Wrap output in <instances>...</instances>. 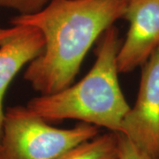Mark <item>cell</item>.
<instances>
[{
  "mask_svg": "<svg viewBox=\"0 0 159 159\" xmlns=\"http://www.w3.org/2000/svg\"><path fill=\"white\" fill-rule=\"evenodd\" d=\"M128 1L50 0L40 11L12 18V26L34 27L44 39L43 51L28 65L24 79L41 95L69 87L96 40L124 17Z\"/></svg>",
  "mask_w": 159,
  "mask_h": 159,
  "instance_id": "cell-1",
  "label": "cell"
},
{
  "mask_svg": "<svg viewBox=\"0 0 159 159\" xmlns=\"http://www.w3.org/2000/svg\"><path fill=\"white\" fill-rule=\"evenodd\" d=\"M119 32L111 26L102 34L97 59L84 78L73 86L31 99L27 106L47 122L77 119L119 133L130 106L119 82Z\"/></svg>",
  "mask_w": 159,
  "mask_h": 159,
  "instance_id": "cell-2",
  "label": "cell"
},
{
  "mask_svg": "<svg viewBox=\"0 0 159 159\" xmlns=\"http://www.w3.org/2000/svg\"><path fill=\"white\" fill-rule=\"evenodd\" d=\"M97 134V125L81 122L73 128H57L27 105L9 107L5 111L0 159H57Z\"/></svg>",
  "mask_w": 159,
  "mask_h": 159,
  "instance_id": "cell-3",
  "label": "cell"
},
{
  "mask_svg": "<svg viewBox=\"0 0 159 159\" xmlns=\"http://www.w3.org/2000/svg\"><path fill=\"white\" fill-rule=\"evenodd\" d=\"M119 133L154 159H159V46L142 66L136 101Z\"/></svg>",
  "mask_w": 159,
  "mask_h": 159,
  "instance_id": "cell-4",
  "label": "cell"
},
{
  "mask_svg": "<svg viewBox=\"0 0 159 159\" xmlns=\"http://www.w3.org/2000/svg\"><path fill=\"white\" fill-rule=\"evenodd\" d=\"M129 22L117 54L119 74L143 66L159 46V0H129L124 17Z\"/></svg>",
  "mask_w": 159,
  "mask_h": 159,
  "instance_id": "cell-5",
  "label": "cell"
},
{
  "mask_svg": "<svg viewBox=\"0 0 159 159\" xmlns=\"http://www.w3.org/2000/svg\"><path fill=\"white\" fill-rule=\"evenodd\" d=\"M43 47V34L34 27L0 29V139L5 118L3 102L8 86L24 66L42 53Z\"/></svg>",
  "mask_w": 159,
  "mask_h": 159,
  "instance_id": "cell-6",
  "label": "cell"
},
{
  "mask_svg": "<svg viewBox=\"0 0 159 159\" xmlns=\"http://www.w3.org/2000/svg\"><path fill=\"white\" fill-rule=\"evenodd\" d=\"M57 159H119L118 133L108 131L75 145Z\"/></svg>",
  "mask_w": 159,
  "mask_h": 159,
  "instance_id": "cell-7",
  "label": "cell"
},
{
  "mask_svg": "<svg viewBox=\"0 0 159 159\" xmlns=\"http://www.w3.org/2000/svg\"><path fill=\"white\" fill-rule=\"evenodd\" d=\"M50 0H0V7L12 9L20 14H30L42 10Z\"/></svg>",
  "mask_w": 159,
  "mask_h": 159,
  "instance_id": "cell-8",
  "label": "cell"
},
{
  "mask_svg": "<svg viewBox=\"0 0 159 159\" xmlns=\"http://www.w3.org/2000/svg\"><path fill=\"white\" fill-rule=\"evenodd\" d=\"M119 159H154L136 147L124 134L118 133Z\"/></svg>",
  "mask_w": 159,
  "mask_h": 159,
  "instance_id": "cell-9",
  "label": "cell"
}]
</instances>
